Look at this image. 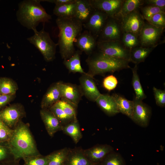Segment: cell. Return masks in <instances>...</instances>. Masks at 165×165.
Listing matches in <instances>:
<instances>
[{
	"instance_id": "6da1fadb",
	"label": "cell",
	"mask_w": 165,
	"mask_h": 165,
	"mask_svg": "<svg viewBox=\"0 0 165 165\" xmlns=\"http://www.w3.org/2000/svg\"><path fill=\"white\" fill-rule=\"evenodd\" d=\"M9 141L6 143L16 160L40 155L29 125L20 121L13 129Z\"/></svg>"
},
{
	"instance_id": "7a4b0ae2",
	"label": "cell",
	"mask_w": 165,
	"mask_h": 165,
	"mask_svg": "<svg viewBox=\"0 0 165 165\" xmlns=\"http://www.w3.org/2000/svg\"><path fill=\"white\" fill-rule=\"evenodd\" d=\"M56 22L59 30L57 45L62 58L67 60L76 51L75 43L82 32L83 24L75 17H57Z\"/></svg>"
},
{
	"instance_id": "3957f363",
	"label": "cell",
	"mask_w": 165,
	"mask_h": 165,
	"mask_svg": "<svg viewBox=\"0 0 165 165\" xmlns=\"http://www.w3.org/2000/svg\"><path fill=\"white\" fill-rule=\"evenodd\" d=\"M40 0H25L20 2L16 15L18 21L23 26L33 31L41 22H48L51 19L41 4Z\"/></svg>"
},
{
	"instance_id": "277c9868",
	"label": "cell",
	"mask_w": 165,
	"mask_h": 165,
	"mask_svg": "<svg viewBox=\"0 0 165 165\" xmlns=\"http://www.w3.org/2000/svg\"><path fill=\"white\" fill-rule=\"evenodd\" d=\"M86 61L89 67L87 74L92 77L96 75L130 68L129 61L108 56L99 51L90 56Z\"/></svg>"
},
{
	"instance_id": "5b68a950",
	"label": "cell",
	"mask_w": 165,
	"mask_h": 165,
	"mask_svg": "<svg viewBox=\"0 0 165 165\" xmlns=\"http://www.w3.org/2000/svg\"><path fill=\"white\" fill-rule=\"evenodd\" d=\"M34 32L33 35L28 38V40L38 49L46 61H52L55 58L57 44L53 42L44 28L39 31L36 30Z\"/></svg>"
},
{
	"instance_id": "8992f818",
	"label": "cell",
	"mask_w": 165,
	"mask_h": 165,
	"mask_svg": "<svg viewBox=\"0 0 165 165\" xmlns=\"http://www.w3.org/2000/svg\"><path fill=\"white\" fill-rule=\"evenodd\" d=\"M26 116L24 107L20 103L12 104L0 110V119L6 126L12 129Z\"/></svg>"
},
{
	"instance_id": "52a82bcc",
	"label": "cell",
	"mask_w": 165,
	"mask_h": 165,
	"mask_svg": "<svg viewBox=\"0 0 165 165\" xmlns=\"http://www.w3.org/2000/svg\"><path fill=\"white\" fill-rule=\"evenodd\" d=\"M97 47L99 51L107 55L129 61L130 50L120 41H97Z\"/></svg>"
},
{
	"instance_id": "ba28073f",
	"label": "cell",
	"mask_w": 165,
	"mask_h": 165,
	"mask_svg": "<svg viewBox=\"0 0 165 165\" xmlns=\"http://www.w3.org/2000/svg\"><path fill=\"white\" fill-rule=\"evenodd\" d=\"M164 29L156 27L147 21L145 22L139 36L140 46L156 47L158 44Z\"/></svg>"
},
{
	"instance_id": "9c48e42d",
	"label": "cell",
	"mask_w": 165,
	"mask_h": 165,
	"mask_svg": "<svg viewBox=\"0 0 165 165\" xmlns=\"http://www.w3.org/2000/svg\"><path fill=\"white\" fill-rule=\"evenodd\" d=\"M123 33L121 21L109 17L97 41H120Z\"/></svg>"
},
{
	"instance_id": "30bf717a",
	"label": "cell",
	"mask_w": 165,
	"mask_h": 165,
	"mask_svg": "<svg viewBox=\"0 0 165 165\" xmlns=\"http://www.w3.org/2000/svg\"><path fill=\"white\" fill-rule=\"evenodd\" d=\"M121 22L123 32H130L138 36L145 23L144 19L138 9L125 16Z\"/></svg>"
},
{
	"instance_id": "8fae6325",
	"label": "cell",
	"mask_w": 165,
	"mask_h": 165,
	"mask_svg": "<svg viewBox=\"0 0 165 165\" xmlns=\"http://www.w3.org/2000/svg\"><path fill=\"white\" fill-rule=\"evenodd\" d=\"M108 16L104 12L95 9L83 26L97 38L103 28Z\"/></svg>"
},
{
	"instance_id": "7c38bea8",
	"label": "cell",
	"mask_w": 165,
	"mask_h": 165,
	"mask_svg": "<svg viewBox=\"0 0 165 165\" xmlns=\"http://www.w3.org/2000/svg\"><path fill=\"white\" fill-rule=\"evenodd\" d=\"M134 108L132 120L142 127H146L149 124L152 111L151 108L142 101L135 98L133 100Z\"/></svg>"
},
{
	"instance_id": "4fadbf2b",
	"label": "cell",
	"mask_w": 165,
	"mask_h": 165,
	"mask_svg": "<svg viewBox=\"0 0 165 165\" xmlns=\"http://www.w3.org/2000/svg\"><path fill=\"white\" fill-rule=\"evenodd\" d=\"M124 0H90L95 9L101 11L108 17H114L119 12Z\"/></svg>"
},
{
	"instance_id": "5bb4252c",
	"label": "cell",
	"mask_w": 165,
	"mask_h": 165,
	"mask_svg": "<svg viewBox=\"0 0 165 165\" xmlns=\"http://www.w3.org/2000/svg\"><path fill=\"white\" fill-rule=\"evenodd\" d=\"M113 151V148L107 144L97 145L83 149L85 156L93 164L101 163L107 155Z\"/></svg>"
},
{
	"instance_id": "9a60e30c",
	"label": "cell",
	"mask_w": 165,
	"mask_h": 165,
	"mask_svg": "<svg viewBox=\"0 0 165 165\" xmlns=\"http://www.w3.org/2000/svg\"><path fill=\"white\" fill-rule=\"evenodd\" d=\"M80 88L83 95L88 99L95 101L101 94L97 89L93 77L87 73L83 74L79 78Z\"/></svg>"
},
{
	"instance_id": "2e32d148",
	"label": "cell",
	"mask_w": 165,
	"mask_h": 165,
	"mask_svg": "<svg viewBox=\"0 0 165 165\" xmlns=\"http://www.w3.org/2000/svg\"><path fill=\"white\" fill-rule=\"evenodd\" d=\"M62 82L53 83L49 87L42 99L41 109H48L61 98V86Z\"/></svg>"
},
{
	"instance_id": "e0dca14e",
	"label": "cell",
	"mask_w": 165,
	"mask_h": 165,
	"mask_svg": "<svg viewBox=\"0 0 165 165\" xmlns=\"http://www.w3.org/2000/svg\"><path fill=\"white\" fill-rule=\"evenodd\" d=\"M40 114L50 136L53 137L56 132L62 130V126L60 122L49 109H41Z\"/></svg>"
},
{
	"instance_id": "ac0fdd59",
	"label": "cell",
	"mask_w": 165,
	"mask_h": 165,
	"mask_svg": "<svg viewBox=\"0 0 165 165\" xmlns=\"http://www.w3.org/2000/svg\"><path fill=\"white\" fill-rule=\"evenodd\" d=\"M96 39L90 32L86 30L81 32L77 37L75 45L81 52L90 55L97 47Z\"/></svg>"
},
{
	"instance_id": "d6986e66",
	"label": "cell",
	"mask_w": 165,
	"mask_h": 165,
	"mask_svg": "<svg viewBox=\"0 0 165 165\" xmlns=\"http://www.w3.org/2000/svg\"><path fill=\"white\" fill-rule=\"evenodd\" d=\"M61 90V98L78 106L83 95L80 87L72 84L62 82Z\"/></svg>"
},
{
	"instance_id": "ffe728a7",
	"label": "cell",
	"mask_w": 165,
	"mask_h": 165,
	"mask_svg": "<svg viewBox=\"0 0 165 165\" xmlns=\"http://www.w3.org/2000/svg\"><path fill=\"white\" fill-rule=\"evenodd\" d=\"M94 10L90 0H76L74 17L84 24L87 21Z\"/></svg>"
},
{
	"instance_id": "44dd1931",
	"label": "cell",
	"mask_w": 165,
	"mask_h": 165,
	"mask_svg": "<svg viewBox=\"0 0 165 165\" xmlns=\"http://www.w3.org/2000/svg\"><path fill=\"white\" fill-rule=\"evenodd\" d=\"M80 147L69 148L64 165H93Z\"/></svg>"
},
{
	"instance_id": "7402d4cb",
	"label": "cell",
	"mask_w": 165,
	"mask_h": 165,
	"mask_svg": "<svg viewBox=\"0 0 165 165\" xmlns=\"http://www.w3.org/2000/svg\"><path fill=\"white\" fill-rule=\"evenodd\" d=\"M95 102L101 109L109 116H113L119 113L112 95L101 94Z\"/></svg>"
},
{
	"instance_id": "603a6c76",
	"label": "cell",
	"mask_w": 165,
	"mask_h": 165,
	"mask_svg": "<svg viewBox=\"0 0 165 165\" xmlns=\"http://www.w3.org/2000/svg\"><path fill=\"white\" fill-rule=\"evenodd\" d=\"M116 103L119 112L127 116L132 119L134 108L133 101L127 100L124 97L117 94L112 95Z\"/></svg>"
},
{
	"instance_id": "cb8c5ba5",
	"label": "cell",
	"mask_w": 165,
	"mask_h": 165,
	"mask_svg": "<svg viewBox=\"0 0 165 165\" xmlns=\"http://www.w3.org/2000/svg\"><path fill=\"white\" fill-rule=\"evenodd\" d=\"M144 3L142 0H124L118 13L114 17L121 21L122 19L131 12L138 9Z\"/></svg>"
},
{
	"instance_id": "d4e9b609",
	"label": "cell",
	"mask_w": 165,
	"mask_h": 165,
	"mask_svg": "<svg viewBox=\"0 0 165 165\" xmlns=\"http://www.w3.org/2000/svg\"><path fill=\"white\" fill-rule=\"evenodd\" d=\"M155 48L140 46L132 49L130 51L129 61L137 65L139 63L144 62Z\"/></svg>"
},
{
	"instance_id": "484cf974",
	"label": "cell",
	"mask_w": 165,
	"mask_h": 165,
	"mask_svg": "<svg viewBox=\"0 0 165 165\" xmlns=\"http://www.w3.org/2000/svg\"><path fill=\"white\" fill-rule=\"evenodd\" d=\"M61 130L65 134L71 137L75 144H77L82 137L77 119L63 126Z\"/></svg>"
},
{
	"instance_id": "4316f807",
	"label": "cell",
	"mask_w": 165,
	"mask_h": 165,
	"mask_svg": "<svg viewBox=\"0 0 165 165\" xmlns=\"http://www.w3.org/2000/svg\"><path fill=\"white\" fill-rule=\"evenodd\" d=\"M82 52L79 50L75 51L74 54L70 58L64 60L63 63L70 72L79 73L86 74L81 64L80 55Z\"/></svg>"
},
{
	"instance_id": "83f0119b",
	"label": "cell",
	"mask_w": 165,
	"mask_h": 165,
	"mask_svg": "<svg viewBox=\"0 0 165 165\" xmlns=\"http://www.w3.org/2000/svg\"><path fill=\"white\" fill-rule=\"evenodd\" d=\"M75 8L76 0L68 3L56 5L53 10V13L57 17H74Z\"/></svg>"
},
{
	"instance_id": "f1b7e54d",
	"label": "cell",
	"mask_w": 165,
	"mask_h": 165,
	"mask_svg": "<svg viewBox=\"0 0 165 165\" xmlns=\"http://www.w3.org/2000/svg\"><path fill=\"white\" fill-rule=\"evenodd\" d=\"M69 148L65 147L47 155L48 165H64Z\"/></svg>"
},
{
	"instance_id": "f546056e",
	"label": "cell",
	"mask_w": 165,
	"mask_h": 165,
	"mask_svg": "<svg viewBox=\"0 0 165 165\" xmlns=\"http://www.w3.org/2000/svg\"><path fill=\"white\" fill-rule=\"evenodd\" d=\"M18 89L17 83L12 79L0 77V94H16Z\"/></svg>"
},
{
	"instance_id": "4dcf8cb0",
	"label": "cell",
	"mask_w": 165,
	"mask_h": 165,
	"mask_svg": "<svg viewBox=\"0 0 165 165\" xmlns=\"http://www.w3.org/2000/svg\"><path fill=\"white\" fill-rule=\"evenodd\" d=\"M132 72V85L134 90L135 97V98L142 101L146 98L140 82L139 77L137 72V65L131 68Z\"/></svg>"
},
{
	"instance_id": "1f68e13d",
	"label": "cell",
	"mask_w": 165,
	"mask_h": 165,
	"mask_svg": "<svg viewBox=\"0 0 165 165\" xmlns=\"http://www.w3.org/2000/svg\"><path fill=\"white\" fill-rule=\"evenodd\" d=\"M139 36L130 32H123L120 41L127 49H132L140 46Z\"/></svg>"
},
{
	"instance_id": "d6a6232c",
	"label": "cell",
	"mask_w": 165,
	"mask_h": 165,
	"mask_svg": "<svg viewBox=\"0 0 165 165\" xmlns=\"http://www.w3.org/2000/svg\"><path fill=\"white\" fill-rule=\"evenodd\" d=\"M100 163L102 165H126L122 156L114 151L107 155Z\"/></svg>"
},
{
	"instance_id": "836d02e7",
	"label": "cell",
	"mask_w": 165,
	"mask_h": 165,
	"mask_svg": "<svg viewBox=\"0 0 165 165\" xmlns=\"http://www.w3.org/2000/svg\"><path fill=\"white\" fill-rule=\"evenodd\" d=\"M48 109L58 119L62 127L77 119L72 118L67 115L56 104Z\"/></svg>"
},
{
	"instance_id": "e575fe53",
	"label": "cell",
	"mask_w": 165,
	"mask_h": 165,
	"mask_svg": "<svg viewBox=\"0 0 165 165\" xmlns=\"http://www.w3.org/2000/svg\"><path fill=\"white\" fill-rule=\"evenodd\" d=\"M56 104L68 115L77 118V108L78 106L61 98Z\"/></svg>"
},
{
	"instance_id": "d590c367",
	"label": "cell",
	"mask_w": 165,
	"mask_h": 165,
	"mask_svg": "<svg viewBox=\"0 0 165 165\" xmlns=\"http://www.w3.org/2000/svg\"><path fill=\"white\" fill-rule=\"evenodd\" d=\"M23 165H48L47 156H43L41 154L24 158Z\"/></svg>"
},
{
	"instance_id": "8d00e7d4",
	"label": "cell",
	"mask_w": 165,
	"mask_h": 165,
	"mask_svg": "<svg viewBox=\"0 0 165 165\" xmlns=\"http://www.w3.org/2000/svg\"><path fill=\"white\" fill-rule=\"evenodd\" d=\"M165 8L147 5L141 9V15L144 20L147 21L152 16L160 13H165Z\"/></svg>"
},
{
	"instance_id": "74e56055",
	"label": "cell",
	"mask_w": 165,
	"mask_h": 165,
	"mask_svg": "<svg viewBox=\"0 0 165 165\" xmlns=\"http://www.w3.org/2000/svg\"><path fill=\"white\" fill-rule=\"evenodd\" d=\"M14 160L10 150L6 143L0 144V164Z\"/></svg>"
},
{
	"instance_id": "f35d334b",
	"label": "cell",
	"mask_w": 165,
	"mask_h": 165,
	"mask_svg": "<svg viewBox=\"0 0 165 165\" xmlns=\"http://www.w3.org/2000/svg\"><path fill=\"white\" fill-rule=\"evenodd\" d=\"M147 21L156 27L164 29L165 13H160L156 14Z\"/></svg>"
},
{
	"instance_id": "ab89813d",
	"label": "cell",
	"mask_w": 165,
	"mask_h": 165,
	"mask_svg": "<svg viewBox=\"0 0 165 165\" xmlns=\"http://www.w3.org/2000/svg\"><path fill=\"white\" fill-rule=\"evenodd\" d=\"M118 83V81L116 77L111 75L104 79L103 81V86L107 90L110 91L116 88Z\"/></svg>"
},
{
	"instance_id": "60d3db41",
	"label": "cell",
	"mask_w": 165,
	"mask_h": 165,
	"mask_svg": "<svg viewBox=\"0 0 165 165\" xmlns=\"http://www.w3.org/2000/svg\"><path fill=\"white\" fill-rule=\"evenodd\" d=\"M153 91L156 105L160 107H164L165 106V90L153 87Z\"/></svg>"
},
{
	"instance_id": "b9f144b4",
	"label": "cell",
	"mask_w": 165,
	"mask_h": 165,
	"mask_svg": "<svg viewBox=\"0 0 165 165\" xmlns=\"http://www.w3.org/2000/svg\"><path fill=\"white\" fill-rule=\"evenodd\" d=\"M16 97V94H0V110L6 107L7 105L13 101Z\"/></svg>"
},
{
	"instance_id": "7bdbcfd3",
	"label": "cell",
	"mask_w": 165,
	"mask_h": 165,
	"mask_svg": "<svg viewBox=\"0 0 165 165\" xmlns=\"http://www.w3.org/2000/svg\"><path fill=\"white\" fill-rule=\"evenodd\" d=\"M12 132L9 131L3 128H0V144L8 142Z\"/></svg>"
},
{
	"instance_id": "ee69618b",
	"label": "cell",
	"mask_w": 165,
	"mask_h": 165,
	"mask_svg": "<svg viewBox=\"0 0 165 165\" xmlns=\"http://www.w3.org/2000/svg\"><path fill=\"white\" fill-rule=\"evenodd\" d=\"M144 3L148 5L165 8V0H144Z\"/></svg>"
},
{
	"instance_id": "f6af8a7d",
	"label": "cell",
	"mask_w": 165,
	"mask_h": 165,
	"mask_svg": "<svg viewBox=\"0 0 165 165\" xmlns=\"http://www.w3.org/2000/svg\"><path fill=\"white\" fill-rule=\"evenodd\" d=\"M53 3L56 5H60L68 3L74 2L75 0H41Z\"/></svg>"
},
{
	"instance_id": "bcb514c9",
	"label": "cell",
	"mask_w": 165,
	"mask_h": 165,
	"mask_svg": "<svg viewBox=\"0 0 165 165\" xmlns=\"http://www.w3.org/2000/svg\"><path fill=\"white\" fill-rule=\"evenodd\" d=\"M19 160H13L0 164V165H20L19 163Z\"/></svg>"
},
{
	"instance_id": "7dc6e473",
	"label": "cell",
	"mask_w": 165,
	"mask_h": 165,
	"mask_svg": "<svg viewBox=\"0 0 165 165\" xmlns=\"http://www.w3.org/2000/svg\"><path fill=\"white\" fill-rule=\"evenodd\" d=\"M0 128H2L6 129L9 131L12 132L13 129H11L6 126L3 122L1 119H0Z\"/></svg>"
},
{
	"instance_id": "c3c4849f",
	"label": "cell",
	"mask_w": 165,
	"mask_h": 165,
	"mask_svg": "<svg viewBox=\"0 0 165 165\" xmlns=\"http://www.w3.org/2000/svg\"><path fill=\"white\" fill-rule=\"evenodd\" d=\"M93 165H102V164L100 163H98L94 164H93Z\"/></svg>"
}]
</instances>
